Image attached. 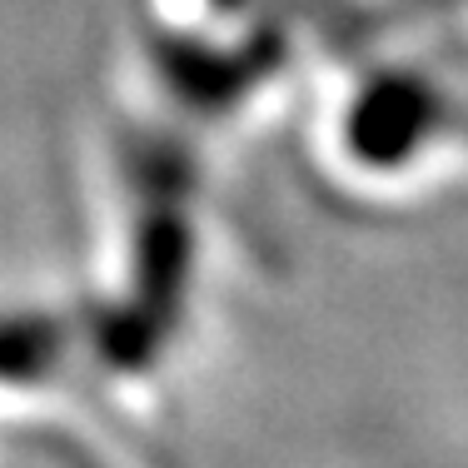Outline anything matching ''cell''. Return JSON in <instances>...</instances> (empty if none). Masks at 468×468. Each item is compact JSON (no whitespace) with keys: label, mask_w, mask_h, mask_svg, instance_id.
Here are the masks:
<instances>
[{"label":"cell","mask_w":468,"mask_h":468,"mask_svg":"<svg viewBox=\"0 0 468 468\" xmlns=\"http://www.w3.org/2000/svg\"><path fill=\"white\" fill-rule=\"evenodd\" d=\"M439 125H443L439 90L409 70H388L354 95L344 140H349L354 160L374 165V170H404L423 144L439 135Z\"/></svg>","instance_id":"cell-1"}]
</instances>
